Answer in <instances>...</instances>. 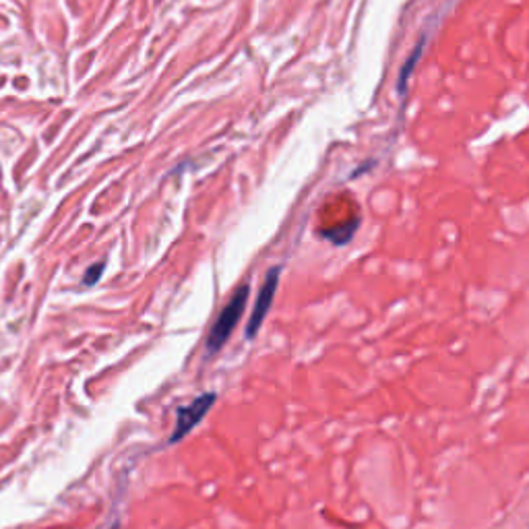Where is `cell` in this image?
<instances>
[{"instance_id": "6da1fadb", "label": "cell", "mask_w": 529, "mask_h": 529, "mask_svg": "<svg viewBox=\"0 0 529 529\" xmlns=\"http://www.w3.org/2000/svg\"><path fill=\"white\" fill-rule=\"evenodd\" d=\"M248 284L240 286L236 290V294L232 296V300L224 306V310L220 313V317H217L209 337H207V352L209 354H215L220 348H224V344L228 341V337L232 335V331L236 329L242 313H244V306H246V300H248Z\"/></svg>"}, {"instance_id": "7a4b0ae2", "label": "cell", "mask_w": 529, "mask_h": 529, "mask_svg": "<svg viewBox=\"0 0 529 529\" xmlns=\"http://www.w3.org/2000/svg\"><path fill=\"white\" fill-rule=\"evenodd\" d=\"M213 401H215V395L213 393H205L201 395L199 399H195L191 406H186V408H180L178 410V418H176V428L172 432V437H170V443H178L182 441L186 434H189L191 430L197 428V424L203 420V416L211 410L213 406Z\"/></svg>"}, {"instance_id": "3957f363", "label": "cell", "mask_w": 529, "mask_h": 529, "mask_svg": "<svg viewBox=\"0 0 529 529\" xmlns=\"http://www.w3.org/2000/svg\"><path fill=\"white\" fill-rule=\"evenodd\" d=\"M279 271H282L279 267H275V269L269 271V275L265 279V284H263V288H261V292L257 296V304L253 308L251 321H248V327H246V337L248 339H253L259 333V329H261V325H263V321H265V317L269 313V308H271L273 298H275L277 284H279Z\"/></svg>"}, {"instance_id": "277c9868", "label": "cell", "mask_w": 529, "mask_h": 529, "mask_svg": "<svg viewBox=\"0 0 529 529\" xmlns=\"http://www.w3.org/2000/svg\"><path fill=\"white\" fill-rule=\"evenodd\" d=\"M422 46H424V42H420V44L416 46V52L410 56V60H408L406 65H403V69H401V77H399V89H401V91L406 89V85H408V77H410V73L414 71L416 62H418V58H420V54H422Z\"/></svg>"}, {"instance_id": "5b68a950", "label": "cell", "mask_w": 529, "mask_h": 529, "mask_svg": "<svg viewBox=\"0 0 529 529\" xmlns=\"http://www.w3.org/2000/svg\"><path fill=\"white\" fill-rule=\"evenodd\" d=\"M102 271H104V263H98V265H93L89 271H87V275H85V279H83V284L85 286H91V284H96L98 282V279H100V275H102Z\"/></svg>"}, {"instance_id": "8992f818", "label": "cell", "mask_w": 529, "mask_h": 529, "mask_svg": "<svg viewBox=\"0 0 529 529\" xmlns=\"http://www.w3.org/2000/svg\"><path fill=\"white\" fill-rule=\"evenodd\" d=\"M112 529H118V525H114V527H112Z\"/></svg>"}]
</instances>
